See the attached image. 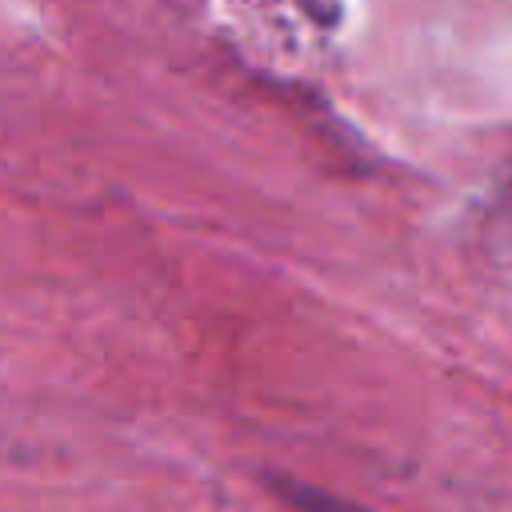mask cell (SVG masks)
Returning <instances> with one entry per match:
<instances>
[{
  "label": "cell",
  "mask_w": 512,
  "mask_h": 512,
  "mask_svg": "<svg viewBox=\"0 0 512 512\" xmlns=\"http://www.w3.org/2000/svg\"><path fill=\"white\" fill-rule=\"evenodd\" d=\"M276 488L300 512H368L360 504H348V500H340L332 492H320V488H308V484H296V480H276Z\"/></svg>",
  "instance_id": "1"
}]
</instances>
